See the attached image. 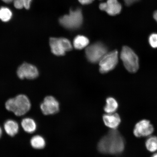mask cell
<instances>
[{"mask_svg": "<svg viewBox=\"0 0 157 157\" xmlns=\"http://www.w3.org/2000/svg\"><path fill=\"white\" fill-rule=\"evenodd\" d=\"M125 146L124 139L119 131L111 129L100 140L98 149L102 154L117 155L123 151Z\"/></svg>", "mask_w": 157, "mask_h": 157, "instance_id": "cell-1", "label": "cell"}, {"mask_svg": "<svg viewBox=\"0 0 157 157\" xmlns=\"http://www.w3.org/2000/svg\"><path fill=\"white\" fill-rule=\"evenodd\" d=\"M6 109L12 112L17 116H21L30 109L31 104L29 98L23 94H20L7 100L5 104Z\"/></svg>", "mask_w": 157, "mask_h": 157, "instance_id": "cell-2", "label": "cell"}, {"mask_svg": "<svg viewBox=\"0 0 157 157\" xmlns=\"http://www.w3.org/2000/svg\"><path fill=\"white\" fill-rule=\"evenodd\" d=\"M83 17L81 9L71 10L69 14L61 17L59 21L61 25L70 29H77L81 26Z\"/></svg>", "mask_w": 157, "mask_h": 157, "instance_id": "cell-3", "label": "cell"}, {"mask_svg": "<svg viewBox=\"0 0 157 157\" xmlns=\"http://www.w3.org/2000/svg\"><path fill=\"white\" fill-rule=\"evenodd\" d=\"M121 58L126 70L131 73H135L139 68V58L129 47L124 46L121 53Z\"/></svg>", "mask_w": 157, "mask_h": 157, "instance_id": "cell-4", "label": "cell"}, {"mask_svg": "<svg viewBox=\"0 0 157 157\" xmlns=\"http://www.w3.org/2000/svg\"><path fill=\"white\" fill-rule=\"evenodd\" d=\"M107 53V47L100 42L88 46L85 51L86 56L88 60L94 63L99 62Z\"/></svg>", "mask_w": 157, "mask_h": 157, "instance_id": "cell-5", "label": "cell"}, {"mask_svg": "<svg viewBox=\"0 0 157 157\" xmlns=\"http://www.w3.org/2000/svg\"><path fill=\"white\" fill-rule=\"evenodd\" d=\"M118 62V53L117 50L107 53L99 61V70L105 74L114 68Z\"/></svg>", "mask_w": 157, "mask_h": 157, "instance_id": "cell-6", "label": "cell"}, {"mask_svg": "<svg viewBox=\"0 0 157 157\" xmlns=\"http://www.w3.org/2000/svg\"><path fill=\"white\" fill-rule=\"evenodd\" d=\"M154 128L150 121L143 119L137 122L133 129V134L137 137H148L154 132Z\"/></svg>", "mask_w": 157, "mask_h": 157, "instance_id": "cell-7", "label": "cell"}, {"mask_svg": "<svg viewBox=\"0 0 157 157\" xmlns=\"http://www.w3.org/2000/svg\"><path fill=\"white\" fill-rule=\"evenodd\" d=\"M17 74L21 79L25 78L33 79L38 77L39 71L35 66L31 64L24 63L17 68Z\"/></svg>", "mask_w": 157, "mask_h": 157, "instance_id": "cell-8", "label": "cell"}, {"mask_svg": "<svg viewBox=\"0 0 157 157\" xmlns=\"http://www.w3.org/2000/svg\"><path fill=\"white\" fill-rule=\"evenodd\" d=\"M40 108L44 115H53L57 113L59 110V104L52 96H47L41 104Z\"/></svg>", "mask_w": 157, "mask_h": 157, "instance_id": "cell-9", "label": "cell"}, {"mask_svg": "<svg viewBox=\"0 0 157 157\" xmlns=\"http://www.w3.org/2000/svg\"><path fill=\"white\" fill-rule=\"evenodd\" d=\"M99 8L101 10L105 11L108 14L114 16L121 13L122 7L117 0H107L106 2L100 4Z\"/></svg>", "mask_w": 157, "mask_h": 157, "instance_id": "cell-10", "label": "cell"}, {"mask_svg": "<svg viewBox=\"0 0 157 157\" xmlns=\"http://www.w3.org/2000/svg\"><path fill=\"white\" fill-rule=\"evenodd\" d=\"M104 123L111 129H117L121 122V119L118 114L116 113H106L103 117Z\"/></svg>", "mask_w": 157, "mask_h": 157, "instance_id": "cell-11", "label": "cell"}, {"mask_svg": "<svg viewBox=\"0 0 157 157\" xmlns=\"http://www.w3.org/2000/svg\"><path fill=\"white\" fill-rule=\"evenodd\" d=\"M50 45L53 54L58 56H63L66 52L60 38H51L50 39Z\"/></svg>", "mask_w": 157, "mask_h": 157, "instance_id": "cell-12", "label": "cell"}, {"mask_svg": "<svg viewBox=\"0 0 157 157\" xmlns=\"http://www.w3.org/2000/svg\"><path fill=\"white\" fill-rule=\"evenodd\" d=\"M5 130L8 135L11 136H14L18 132V123L13 120H8L4 125Z\"/></svg>", "mask_w": 157, "mask_h": 157, "instance_id": "cell-13", "label": "cell"}, {"mask_svg": "<svg viewBox=\"0 0 157 157\" xmlns=\"http://www.w3.org/2000/svg\"><path fill=\"white\" fill-rule=\"evenodd\" d=\"M21 125L25 132L29 133L34 132L37 128L36 122L29 117L23 119L21 121Z\"/></svg>", "mask_w": 157, "mask_h": 157, "instance_id": "cell-14", "label": "cell"}, {"mask_svg": "<svg viewBox=\"0 0 157 157\" xmlns=\"http://www.w3.org/2000/svg\"><path fill=\"white\" fill-rule=\"evenodd\" d=\"M106 104L104 108V111L107 113H115L118 108L119 104L117 100L113 97L108 98L106 100Z\"/></svg>", "mask_w": 157, "mask_h": 157, "instance_id": "cell-15", "label": "cell"}, {"mask_svg": "<svg viewBox=\"0 0 157 157\" xmlns=\"http://www.w3.org/2000/svg\"><path fill=\"white\" fill-rule=\"evenodd\" d=\"M89 44V39L83 35H78L74 38L73 41L74 46L77 50H82L86 48Z\"/></svg>", "mask_w": 157, "mask_h": 157, "instance_id": "cell-16", "label": "cell"}, {"mask_svg": "<svg viewBox=\"0 0 157 157\" xmlns=\"http://www.w3.org/2000/svg\"><path fill=\"white\" fill-rule=\"evenodd\" d=\"M30 144L33 148L39 150L44 148L46 146V141L42 136L37 135L31 139Z\"/></svg>", "mask_w": 157, "mask_h": 157, "instance_id": "cell-17", "label": "cell"}, {"mask_svg": "<svg viewBox=\"0 0 157 157\" xmlns=\"http://www.w3.org/2000/svg\"><path fill=\"white\" fill-rule=\"evenodd\" d=\"M145 146L149 151L153 152L157 151V137L151 136L147 139Z\"/></svg>", "mask_w": 157, "mask_h": 157, "instance_id": "cell-18", "label": "cell"}, {"mask_svg": "<svg viewBox=\"0 0 157 157\" xmlns=\"http://www.w3.org/2000/svg\"><path fill=\"white\" fill-rule=\"evenodd\" d=\"M12 13L7 7H2L0 9V19L4 22H7L11 18Z\"/></svg>", "mask_w": 157, "mask_h": 157, "instance_id": "cell-19", "label": "cell"}, {"mask_svg": "<svg viewBox=\"0 0 157 157\" xmlns=\"http://www.w3.org/2000/svg\"><path fill=\"white\" fill-rule=\"evenodd\" d=\"M31 1L32 0H14L13 5L17 9H21L24 7L28 10L30 8Z\"/></svg>", "mask_w": 157, "mask_h": 157, "instance_id": "cell-20", "label": "cell"}, {"mask_svg": "<svg viewBox=\"0 0 157 157\" xmlns=\"http://www.w3.org/2000/svg\"><path fill=\"white\" fill-rule=\"evenodd\" d=\"M149 44L153 48H157V34L153 33L151 34L149 37Z\"/></svg>", "mask_w": 157, "mask_h": 157, "instance_id": "cell-21", "label": "cell"}, {"mask_svg": "<svg viewBox=\"0 0 157 157\" xmlns=\"http://www.w3.org/2000/svg\"><path fill=\"white\" fill-rule=\"evenodd\" d=\"M94 1V0H78L80 3L83 5L89 4L93 2Z\"/></svg>", "mask_w": 157, "mask_h": 157, "instance_id": "cell-22", "label": "cell"}, {"mask_svg": "<svg viewBox=\"0 0 157 157\" xmlns=\"http://www.w3.org/2000/svg\"><path fill=\"white\" fill-rule=\"evenodd\" d=\"M125 4L127 6L130 5L139 0H124Z\"/></svg>", "mask_w": 157, "mask_h": 157, "instance_id": "cell-23", "label": "cell"}, {"mask_svg": "<svg viewBox=\"0 0 157 157\" xmlns=\"http://www.w3.org/2000/svg\"><path fill=\"white\" fill-rule=\"evenodd\" d=\"M2 1L6 3H11V2L14 1V0H2Z\"/></svg>", "mask_w": 157, "mask_h": 157, "instance_id": "cell-24", "label": "cell"}, {"mask_svg": "<svg viewBox=\"0 0 157 157\" xmlns=\"http://www.w3.org/2000/svg\"><path fill=\"white\" fill-rule=\"evenodd\" d=\"M154 18L157 22V11L155 12L154 14Z\"/></svg>", "mask_w": 157, "mask_h": 157, "instance_id": "cell-25", "label": "cell"}, {"mask_svg": "<svg viewBox=\"0 0 157 157\" xmlns=\"http://www.w3.org/2000/svg\"><path fill=\"white\" fill-rule=\"evenodd\" d=\"M2 130L1 128L0 127V137L2 136Z\"/></svg>", "mask_w": 157, "mask_h": 157, "instance_id": "cell-26", "label": "cell"}, {"mask_svg": "<svg viewBox=\"0 0 157 157\" xmlns=\"http://www.w3.org/2000/svg\"><path fill=\"white\" fill-rule=\"evenodd\" d=\"M151 157H157V153H155V154L152 155Z\"/></svg>", "mask_w": 157, "mask_h": 157, "instance_id": "cell-27", "label": "cell"}]
</instances>
